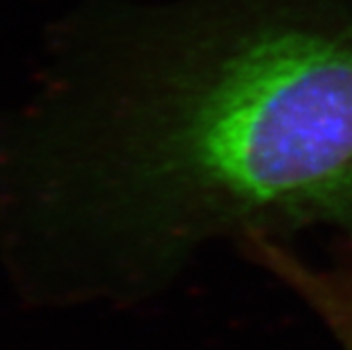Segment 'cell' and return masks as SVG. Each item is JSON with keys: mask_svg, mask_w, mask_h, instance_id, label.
I'll use <instances>...</instances> for the list:
<instances>
[{"mask_svg": "<svg viewBox=\"0 0 352 350\" xmlns=\"http://www.w3.org/2000/svg\"><path fill=\"white\" fill-rule=\"evenodd\" d=\"M148 106L85 150L80 199L179 258L352 219V0H219Z\"/></svg>", "mask_w": 352, "mask_h": 350, "instance_id": "6da1fadb", "label": "cell"}, {"mask_svg": "<svg viewBox=\"0 0 352 350\" xmlns=\"http://www.w3.org/2000/svg\"><path fill=\"white\" fill-rule=\"evenodd\" d=\"M241 249L304 302L344 350H352V219L340 228L331 256L318 262L276 239H249Z\"/></svg>", "mask_w": 352, "mask_h": 350, "instance_id": "7a4b0ae2", "label": "cell"}]
</instances>
